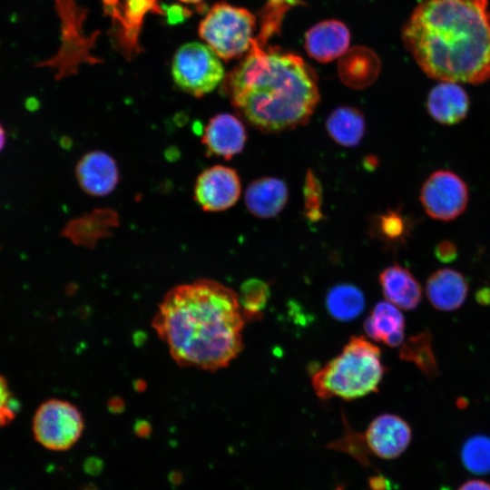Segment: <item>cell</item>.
Masks as SVG:
<instances>
[{
  "label": "cell",
  "instance_id": "6da1fadb",
  "mask_svg": "<svg viewBox=\"0 0 490 490\" xmlns=\"http://www.w3.org/2000/svg\"><path fill=\"white\" fill-rule=\"evenodd\" d=\"M244 323L238 293L200 279L167 291L152 326L179 366L216 371L243 349Z\"/></svg>",
  "mask_w": 490,
  "mask_h": 490
},
{
  "label": "cell",
  "instance_id": "7a4b0ae2",
  "mask_svg": "<svg viewBox=\"0 0 490 490\" xmlns=\"http://www.w3.org/2000/svg\"><path fill=\"white\" fill-rule=\"evenodd\" d=\"M488 0H422L402 30L421 70L440 82L490 79Z\"/></svg>",
  "mask_w": 490,
  "mask_h": 490
},
{
  "label": "cell",
  "instance_id": "3957f363",
  "mask_svg": "<svg viewBox=\"0 0 490 490\" xmlns=\"http://www.w3.org/2000/svg\"><path fill=\"white\" fill-rule=\"evenodd\" d=\"M227 90L242 117L264 132L306 123L319 101L317 76L301 57L266 50L256 38L230 73Z\"/></svg>",
  "mask_w": 490,
  "mask_h": 490
},
{
  "label": "cell",
  "instance_id": "277c9868",
  "mask_svg": "<svg viewBox=\"0 0 490 490\" xmlns=\"http://www.w3.org/2000/svg\"><path fill=\"white\" fill-rule=\"evenodd\" d=\"M385 372L379 348L353 336L338 355L313 372L311 385L323 400H354L378 391Z\"/></svg>",
  "mask_w": 490,
  "mask_h": 490
},
{
  "label": "cell",
  "instance_id": "5b68a950",
  "mask_svg": "<svg viewBox=\"0 0 490 490\" xmlns=\"http://www.w3.org/2000/svg\"><path fill=\"white\" fill-rule=\"evenodd\" d=\"M256 18L249 10L220 2L201 21L199 34L221 59L239 57L251 47Z\"/></svg>",
  "mask_w": 490,
  "mask_h": 490
},
{
  "label": "cell",
  "instance_id": "8992f818",
  "mask_svg": "<svg viewBox=\"0 0 490 490\" xmlns=\"http://www.w3.org/2000/svg\"><path fill=\"white\" fill-rule=\"evenodd\" d=\"M219 58L206 44H185L172 60L173 81L185 93L201 97L212 92L224 78V68Z\"/></svg>",
  "mask_w": 490,
  "mask_h": 490
},
{
  "label": "cell",
  "instance_id": "52a82bcc",
  "mask_svg": "<svg viewBox=\"0 0 490 490\" xmlns=\"http://www.w3.org/2000/svg\"><path fill=\"white\" fill-rule=\"evenodd\" d=\"M54 3L62 24L61 47L54 57L38 65L51 68L55 73V78L61 79L74 74L81 63L98 61L89 54L93 44V37L85 36L82 30L83 10L74 0H54Z\"/></svg>",
  "mask_w": 490,
  "mask_h": 490
},
{
  "label": "cell",
  "instance_id": "ba28073f",
  "mask_svg": "<svg viewBox=\"0 0 490 490\" xmlns=\"http://www.w3.org/2000/svg\"><path fill=\"white\" fill-rule=\"evenodd\" d=\"M84 421L74 404L61 399H49L40 405L33 419L35 440L54 451L71 448L81 437Z\"/></svg>",
  "mask_w": 490,
  "mask_h": 490
},
{
  "label": "cell",
  "instance_id": "9c48e42d",
  "mask_svg": "<svg viewBox=\"0 0 490 490\" xmlns=\"http://www.w3.org/2000/svg\"><path fill=\"white\" fill-rule=\"evenodd\" d=\"M420 201L426 214L439 220H452L465 210L468 189L456 173L440 170L433 172L424 182Z\"/></svg>",
  "mask_w": 490,
  "mask_h": 490
},
{
  "label": "cell",
  "instance_id": "30bf717a",
  "mask_svg": "<svg viewBox=\"0 0 490 490\" xmlns=\"http://www.w3.org/2000/svg\"><path fill=\"white\" fill-rule=\"evenodd\" d=\"M103 4L112 18L116 44L126 57L140 51L138 38L145 15L162 13L158 0H103Z\"/></svg>",
  "mask_w": 490,
  "mask_h": 490
},
{
  "label": "cell",
  "instance_id": "8fae6325",
  "mask_svg": "<svg viewBox=\"0 0 490 490\" xmlns=\"http://www.w3.org/2000/svg\"><path fill=\"white\" fill-rule=\"evenodd\" d=\"M240 191V180L235 170L214 165L198 176L194 198L204 211H221L237 202Z\"/></svg>",
  "mask_w": 490,
  "mask_h": 490
},
{
  "label": "cell",
  "instance_id": "7c38bea8",
  "mask_svg": "<svg viewBox=\"0 0 490 490\" xmlns=\"http://www.w3.org/2000/svg\"><path fill=\"white\" fill-rule=\"evenodd\" d=\"M358 436L372 455L391 460L400 456L408 447L412 431L400 416L382 414L369 423L363 435L358 434Z\"/></svg>",
  "mask_w": 490,
  "mask_h": 490
},
{
  "label": "cell",
  "instance_id": "4fadbf2b",
  "mask_svg": "<svg viewBox=\"0 0 490 490\" xmlns=\"http://www.w3.org/2000/svg\"><path fill=\"white\" fill-rule=\"evenodd\" d=\"M247 140L242 122L233 114L220 113L206 125L201 142L210 154L230 159L241 152Z\"/></svg>",
  "mask_w": 490,
  "mask_h": 490
},
{
  "label": "cell",
  "instance_id": "5bb4252c",
  "mask_svg": "<svg viewBox=\"0 0 490 490\" xmlns=\"http://www.w3.org/2000/svg\"><path fill=\"white\" fill-rule=\"evenodd\" d=\"M75 174L81 188L92 196L108 195L119 181L115 161L103 152L83 155L76 165Z\"/></svg>",
  "mask_w": 490,
  "mask_h": 490
},
{
  "label": "cell",
  "instance_id": "9a60e30c",
  "mask_svg": "<svg viewBox=\"0 0 490 490\" xmlns=\"http://www.w3.org/2000/svg\"><path fill=\"white\" fill-rule=\"evenodd\" d=\"M349 41V31L342 22L325 20L306 33L305 48L314 60L328 63L342 56L348 51Z\"/></svg>",
  "mask_w": 490,
  "mask_h": 490
},
{
  "label": "cell",
  "instance_id": "2e32d148",
  "mask_svg": "<svg viewBox=\"0 0 490 490\" xmlns=\"http://www.w3.org/2000/svg\"><path fill=\"white\" fill-rule=\"evenodd\" d=\"M426 108L437 122L452 125L461 122L469 109V97L459 83L440 82L428 93Z\"/></svg>",
  "mask_w": 490,
  "mask_h": 490
},
{
  "label": "cell",
  "instance_id": "e0dca14e",
  "mask_svg": "<svg viewBox=\"0 0 490 490\" xmlns=\"http://www.w3.org/2000/svg\"><path fill=\"white\" fill-rule=\"evenodd\" d=\"M288 198L286 183L275 177L257 179L245 191V203L249 211L262 219L277 216L286 206Z\"/></svg>",
  "mask_w": 490,
  "mask_h": 490
},
{
  "label": "cell",
  "instance_id": "ac0fdd59",
  "mask_svg": "<svg viewBox=\"0 0 490 490\" xmlns=\"http://www.w3.org/2000/svg\"><path fill=\"white\" fill-rule=\"evenodd\" d=\"M379 283L387 301L398 309L412 310L421 300L420 284L407 269L398 264L384 269L379 274Z\"/></svg>",
  "mask_w": 490,
  "mask_h": 490
},
{
  "label": "cell",
  "instance_id": "d6986e66",
  "mask_svg": "<svg viewBox=\"0 0 490 490\" xmlns=\"http://www.w3.org/2000/svg\"><path fill=\"white\" fill-rule=\"evenodd\" d=\"M468 291L465 277L451 269L434 272L427 279L426 293L428 300L436 309L452 311L465 301Z\"/></svg>",
  "mask_w": 490,
  "mask_h": 490
},
{
  "label": "cell",
  "instance_id": "ffe728a7",
  "mask_svg": "<svg viewBox=\"0 0 490 490\" xmlns=\"http://www.w3.org/2000/svg\"><path fill=\"white\" fill-rule=\"evenodd\" d=\"M363 326L368 337L391 348L398 347L404 341V316L388 301L376 304Z\"/></svg>",
  "mask_w": 490,
  "mask_h": 490
},
{
  "label": "cell",
  "instance_id": "44dd1931",
  "mask_svg": "<svg viewBox=\"0 0 490 490\" xmlns=\"http://www.w3.org/2000/svg\"><path fill=\"white\" fill-rule=\"evenodd\" d=\"M380 64L376 54L366 48H354L342 55L338 64L341 80L352 88H364L377 78Z\"/></svg>",
  "mask_w": 490,
  "mask_h": 490
},
{
  "label": "cell",
  "instance_id": "7402d4cb",
  "mask_svg": "<svg viewBox=\"0 0 490 490\" xmlns=\"http://www.w3.org/2000/svg\"><path fill=\"white\" fill-rule=\"evenodd\" d=\"M329 136L339 145L354 147L362 140L366 122L363 113L349 106H340L333 110L326 121Z\"/></svg>",
  "mask_w": 490,
  "mask_h": 490
},
{
  "label": "cell",
  "instance_id": "603a6c76",
  "mask_svg": "<svg viewBox=\"0 0 490 490\" xmlns=\"http://www.w3.org/2000/svg\"><path fill=\"white\" fill-rule=\"evenodd\" d=\"M325 302L330 316L339 321L357 318L366 306L363 292L351 284H338L331 288L326 295Z\"/></svg>",
  "mask_w": 490,
  "mask_h": 490
},
{
  "label": "cell",
  "instance_id": "cb8c5ba5",
  "mask_svg": "<svg viewBox=\"0 0 490 490\" xmlns=\"http://www.w3.org/2000/svg\"><path fill=\"white\" fill-rule=\"evenodd\" d=\"M245 320L262 318L270 295L269 284L259 279H250L242 283L238 293Z\"/></svg>",
  "mask_w": 490,
  "mask_h": 490
},
{
  "label": "cell",
  "instance_id": "d4e9b609",
  "mask_svg": "<svg viewBox=\"0 0 490 490\" xmlns=\"http://www.w3.org/2000/svg\"><path fill=\"white\" fill-rule=\"evenodd\" d=\"M461 458L465 467L471 473H490V437L484 435L469 437L462 446Z\"/></svg>",
  "mask_w": 490,
  "mask_h": 490
},
{
  "label": "cell",
  "instance_id": "484cf974",
  "mask_svg": "<svg viewBox=\"0 0 490 490\" xmlns=\"http://www.w3.org/2000/svg\"><path fill=\"white\" fill-rule=\"evenodd\" d=\"M403 359L412 361L427 376L436 373V365L430 347V336L422 333L404 343L400 350Z\"/></svg>",
  "mask_w": 490,
  "mask_h": 490
},
{
  "label": "cell",
  "instance_id": "4316f807",
  "mask_svg": "<svg viewBox=\"0 0 490 490\" xmlns=\"http://www.w3.org/2000/svg\"><path fill=\"white\" fill-rule=\"evenodd\" d=\"M305 210L311 220H318L321 217L320 207L322 203V187L319 181L309 171L303 187Z\"/></svg>",
  "mask_w": 490,
  "mask_h": 490
},
{
  "label": "cell",
  "instance_id": "83f0119b",
  "mask_svg": "<svg viewBox=\"0 0 490 490\" xmlns=\"http://www.w3.org/2000/svg\"><path fill=\"white\" fill-rule=\"evenodd\" d=\"M18 401L11 392L6 379L0 376V426L9 424L18 411Z\"/></svg>",
  "mask_w": 490,
  "mask_h": 490
},
{
  "label": "cell",
  "instance_id": "f1b7e54d",
  "mask_svg": "<svg viewBox=\"0 0 490 490\" xmlns=\"http://www.w3.org/2000/svg\"><path fill=\"white\" fill-rule=\"evenodd\" d=\"M381 229L387 237L396 239L403 234V220L396 212H387L382 217Z\"/></svg>",
  "mask_w": 490,
  "mask_h": 490
},
{
  "label": "cell",
  "instance_id": "f546056e",
  "mask_svg": "<svg viewBox=\"0 0 490 490\" xmlns=\"http://www.w3.org/2000/svg\"><path fill=\"white\" fill-rule=\"evenodd\" d=\"M436 254L440 260L448 262L456 258V250L452 242L446 240L436 247Z\"/></svg>",
  "mask_w": 490,
  "mask_h": 490
},
{
  "label": "cell",
  "instance_id": "4dcf8cb0",
  "mask_svg": "<svg viewBox=\"0 0 490 490\" xmlns=\"http://www.w3.org/2000/svg\"><path fill=\"white\" fill-rule=\"evenodd\" d=\"M186 9L181 6L173 5L167 9V17L170 23H176L186 18V15H189Z\"/></svg>",
  "mask_w": 490,
  "mask_h": 490
},
{
  "label": "cell",
  "instance_id": "1f68e13d",
  "mask_svg": "<svg viewBox=\"0 0 490 490\" xmlns=\"http://www.w3.org/2000/svg\"><path fill=\"white\" fill-rule=\"evenodd\" d=\"M457 490H490V484L474 479L464 483Z\"/></svg>",
  "mask_w": 490,
  "mask_h": 490
},
{
  "label": "cell",
  "instance_id": "d6a6232c",
  "mask_svg": "<svg viewBox=\"0 0 490 490\" xmlns=\"http://www.w3.org/2000/svg\"><path fill=\"white\" fill-rule=\"evenodd\" d=\"M5 141H6L5 130L3 127L2 123L0 122V153L5 145Z\"/></svg>",
  "mask_w": 490,
  "mask_h": 490
},
{
  "label": "cell",
  "instance_id": "836d02e7",
  "mask_svg": "<svg viewBox=\"0 0 490 490\" xmlns=\"http://www.w3.org/2000/svg\"><path fill=\"white\" fill-rule=\"evenodd\" d=\"M180 1L186 4H198V3L202 2L203 0H180Z\"/></svg>",
  "mask_w": 490,
  "mask_h": 490
}]
</instances>
